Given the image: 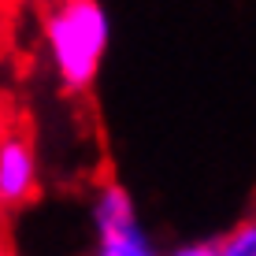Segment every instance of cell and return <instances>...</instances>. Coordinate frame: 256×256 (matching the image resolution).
I'll list each match as a JSON object with an SVG mask.
<instances>
[{
  "label": "cell",
  "instance_id": "cell-1",
  "mask_svg": "<svg viewBox=\"0 0 256 256\" xmlns=\"http://www.w3.org/2000/svg\"><path fill=\"white\" fill-rule=\"evenodd\" d=\"M112 45V19L100 0H48L41 12L45 64L64 93L93 90Z\"/></svg>",
  "mask_w": 256,
  "mask_h": 256
},
{
  "label": "cell",
  "instance_id": "cell-2",
  "mask_svg": "<svg viewBox=\"0 0 256 256\" xmlns=\"http://www.w3.org/2000/svg\"><path fill=\"white\" fill-rule=\"evenodd\" d=\"M90 256H164L138 216V200L119 178H100L90 193Z\"/></svg>",
  "mask_w": 256,
  "mask_h": 256
},
{
  "label": "cell",
  "instance_id": "cell-3",
  "mask_svg": "<svg viewBox=\"0 0 256 256\" xmlns=\"http://www.w3.org/2000/svg\"><path fill=\"white\" fill-rule=\"evenodd\" d=\"M41 193V152L26 130L0 134V216L22 212Z\"/></svg>",
  "mask_w": 256,
  "mask_h": 256
},
{
  "label": "cell",
  "instance_id": "cell-4",
  "mask_svg": "<svg viewBox=\"0 0 256 256\" xmlns=\"http://www.w3.org/2000/svg\"><path fill=\"white\" fill-rule=\"evenodd\" d=\"M216 249L219 256H256V216L242 219L223 238H216Z\"/></svg>",
  "mask_w": 256,
  "mask_h": 256
},
{
  "label": "cell",
  "instance_id": "cell-5",
  "mask_svg": "<svg viewBox=\"0 0 256 256\" xmlns=\"http://www.w3.org/2000/svg\"><path fill=\"white\" fill-rule=\"evenodd\" d=\"M164 256H219V249H216V242H186Z\"/></svg>",
  "mask_w": 256,
  "mask_h": 256
},
{
  "label": "cell",
  "instance_id": "cell-6",
  "mask_svg": "<svg viewBox=\"0 0 256 256\" xmlns=\"http://www.w3.org/2000/svg\"><path fill=\"white\" fill-rule=\"evenodd\" d=\"M0 256H15V252H0Z\"/></svg>",
  "mask_w": 256,
  "mask_h": 256
}]
</instances>
